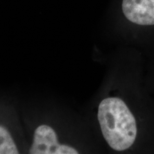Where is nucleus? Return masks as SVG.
Segmentation results:
<instances>
[{
	"label": "nucleus",
	"instance_id": "1",
	"mask_svg": "<svg viewBox=\"0 0 154 154\" xmlns=\"http://www.w3.org/2000/svg\"><path fill=\"white\" fill-rule=\"evenodd\" d=\"M98 120L103 138L114 151H126L134 143L136 121L123 100L117 97L102 100L98 109Z\"/></svg>",
	"mask_w": 154,
	"mask_h": 154
},
{
	"label": "nucleus",
	"instance_id": "4",
	"mask_svg": "<svg viewBox=\"0 0 154 154\" xmlns=\"http://www.w3.org/2000/svg\"><path fill=\"white\" fill-rule=\"evenodd\" d=\"M18 149L11 134L5 127L0 126V154H17Z\"/></svg>",
	"mask_w": 154,
	"mask_h": 154
},
{
	"label": "nucleus",
	"instance_id": "2",
	"mask_svg": "<svg viewBox=\"0 0 154 154\" xmlns=\"http://www.w3.org/2000/svg\"><path fill=\"white\" fill-rule=\"evenodd\" d=\"M29 153L31 154H77L74 148L59 143L52 128L41 125L34 131L33 143Z\"/></svg>",
	"mask_w": 154,
	"mask_h": 154
},
{
	"label": "nucleus",
	"instance_id": "3",
	"mask_svg": "<svg viewBox=\"0 0 154 154\" xmlns=\"http://www.w3.org/2000/svg\"><path fill=\"white\" fill-rule=\"evenodd\" d=\"M122 11L134 24L154 25V0H123Z\"/></svg>",
	"mask_w": 154,
	"mask_h": 154
}]
</instances>
